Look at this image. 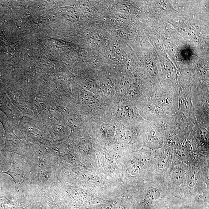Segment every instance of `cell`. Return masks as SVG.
<instances>
[{
    "label": "cell",
    "instance_id": "6da1fadb",
    "mask_svg": "<svg viewBox=\"0 0 209 209\" xmlns=\"http://www.w3.org/2000/svg\"><path fill=\"white\" fill-rule=\"evenodd\" d=\"M0 173H5L11 176L15 184L16 189L25 179L24 171L20 166L14 162V160L12 165L9 170L6 172H0Z\"/></svg>",
    "mask_w": 209,
    "mask_h": 209
}]
</instances>
